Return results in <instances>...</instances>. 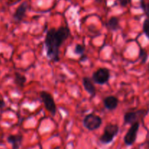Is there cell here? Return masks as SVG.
<instances>
[{
	"mask_svg": "<svg viewBox=\"0 0 149 149\" xmlns=\"http://www.w3.org/2000/svg\"><path fill=\"white\" fill-rule=\"evenodd\" d=\"M71 35V30L67 26H61L58 29L52 28L47 32L45 39L46 55L52 62L60 61V48L62 44Z\"/></svg>",
	"mask_w": 149,
	"mask_h": 149,
	"instance_id": "6da1fadb",
	"label": "cell"
},
{
	"mask_svg": "<svg viewBox=\"0 0 149 149\" xmlns=\"http://www.w3.org/2000/svg\"><path fill=\"white\" fill-rule=\"evenodd\" d=\"M119 132V127L116 124L109 123L105 126L103 133L100 137V141L103 144H109L113 142Z\"/></svg>",
	"mask_w": 149,
	"mask_h": 149,
	"instance_id": "7a4b0ae2",
	"label": "cell"
},
{
	"mask_svg": "<svg viewBox=\"0 0 149 149\" xmlns=\"http://www.w3.org/2000/svg\"><path fill=\"white\" fill-rule=\"evenodd\" d=\"M149 112V109H139L135 111L127 112L124 115V123L125 125H132L135 122H139L140 119L143 120Z\"/></svg>",
	"mask_w": 149,
	"mask_h": 149,
	"instance_id": "3957f363",
	"label": "cell"
},
{
	"mask_svg": "<svg viewBox=\"0 0 149 149\" xmlns=\"http://www.w3.org/2000/svg\"><path fill=\"white\" fill-rule=\"evenodd\" d=\"M102 118L93 113L86 115L83 119V125L86 129L90 131H94L99 129L102 125Z\"/></svg>",
	"mask_w": 149,
	"mask_h": 149,
	"instance_id": "277c9868",
	"label": "cell"
},
{
	"mask_svg": "<svg viewBox=\"0 0 149 149\" xmlns=\"http://www.w3.org/2000/svg\"><path fill=\"white\" fill-rule=\"evenodd\" d=\"M39 96L46 110L49 112L52 116H55L57 113V106L52 95L48 92L43 90L40 92Z\"/></svg>",
	"mask_w": 149,
	"mask_h": 149,
	"instance_id": "5b68a950",
	"label": "cell"
},
{
	"mask_svg": "<svg viewBox=\"0 0 149 149\" xmlns=\"http://www.w3.org/2000/svg\"><path fill=\"white\" fill-rule=\"evenodd\" d=\"M111 77L110 70L107 68H99L92 75L93 83L103 85L109 82Z\"/></svg>",
	"mask_w": 149,
	"mask_h": 149,
	"instance_id": "8992f818",
	"label": "cell"
},
{
	"mask_svg": "<svg viewBox=\"0 0 149 149\" xmlns=\"http://www.w3.org/2000/svg\"><path fill=\"white\" fill-rule=\"evenodd\" d=\"M140 128L139 122H135V123L131 125L130 127L128 129L127 132L125 134L124 137V142L128 146H131L135 143L138 137V130Z\"/></svg>",
	"mask_w": 149,
	"mask_h": 149,
	"instance_id": "52a82bcc",
	"label": "cell"
},
{
	"mask_svg": "<svg viewBox=\"0 0 149 149\" xmlns=\"http://www.w3.org/2000/svg\"><path fill=\"white\" fill-rule=\"evenodd\" d=\"M28 7H29V4H28L27 1H23L17 7L14 15H13V18L15 19V21L21 22L23 20V18L26 16Z\"/></svg>",
	"mask_w": 149,
	"mask_h": 149,
	"instance_id": "ba28073f",
	"label": "cell"
},
{
	"mask_svg": "<svg viewBox=\"0 0 149 149\" xmlns=\"http://www.w3.org/2000/svg\"><path fill=\"white\" fill-rule=\"evenodd\" d=\"M82 84L84 90L93 98L96 95V88L91 78L88 77H84L82 79Z\"/></svg>",
	"mask_w": 149,
	"mask_h": 149,
	"instance_id": "9c48e42d",
	"label": "cell"
},
{
	"mask_svg": "<svg viewBox=\"0 0 149 149\" xmlns=\"http://www.w3.org/2000/svg\"><path fill=\"white\" fill-rule=\"evenodd\" d=\"M119 100L118 99V97L113 95L107 96V97H106L103 99V105H104V107L107 110L111 111L116 109V108L118 107V105H119Z\"/></svg>",
	"mask_w": 149,
	"mask_h": 149,
	"instance_id": "30bf717a",
	"label": "cell"
},
{
	"mask_svg": "<svg viewBox=\"0 0 149 149\" xmlns=\"http://www.w3.org/2000/svg\"><path fill=\"white\" fill-rule=\"evenodd\" d=\"M23 136L22 135H10L7 137V141L10 143L13 147V149H19L21 146L23 142Z\"/></svg>",
	"mask_w": 149,
	"mask_h": 149,
	"instance_id": "8fae6325",
	"label": "cell"
},
{
	"mask_svg": "<svg viewBox=\"0 0 149 149\" xmlns=\"http://www.w3.org/2000/svg\"><path fill=\"white\" fill-rule=\"evenodd\" d=\"M108 29L112 31H116L120 29V25H119V19L116 16H112L109 18L107 22Z\"/></svg>",
	"mask_w": 149,
	"mask_h": 149,
	"instance_id": "7c38bea8",
	"label": "cell"
},
{
	"mask_svg": "<svg viewBox=\"0 0 149 149\" xmlns=\"http://www.w3.org/2000/svg\"><path fill=\"white\" fill-rule=\"evenodd\" d=\"M26 81H27V79H26V77L24 75L18 72H16L15 74L14 82L18 87L23 88L24 87L25 84L26 83Z\"/></svg>",
	"mask_w": 149,
	"mask_h": 149,
	"instance_id": "4fadbf2b",
	"label": "cell"
},
{
	"mask_svg": "<svg viewBox=\"0 0 149 149\" xmlns=\"http://www.w3.org/2000/svg\"><path fill=\"white\" fill-rule=\"evenodd\" d=\"M139 58L141 60V63L142 64H145L147 62V60L148 58V55L146 50L142 47H141V45H139Z\"/></svg>",
	"mask_w": 149,
	"mask_h": 149,
	"instance_id": "5bb4252c",
	"label": "cell"
},
{
	"mask_svg": "<svg viewBox=\"0 0 149 149\" xmlns=\"http://www.w3.org/2000/svg\"><path fill=\"white\" fill-rule=\"evenodd\" d=\"M86 47L84 46V45H81V44H77L75 46V48H74V52L76 54V55H81L82 56L84 55V52H85Z\"/></svg>",
	"mask_w": 149,
	"mask_h": 149,
	"instance_id": "9a60e30c",
	"label": "cell"
},
{
	"mask_svg": "<svg viewBox=\"0 0 149 149\" xmlns=\"http://www.w3.org/2000/svg\"><path fill=\"white\" fill-rule=\"evenodd\" d=\"M141 7L146 15V18L149 19V2L146 3L145 0H140Z\"/></svg>",
	"mask_w": 149,
	"mask_h": 149,
	"instance_id": "2e32d148",
	"label": "cell"
},
{
	"mask_svg": "<svg viewBox=\"0 0 149 149\" xmlns=\"http://www.w3.org/2000/svg\"><path fill=\"white\" fill-rule=\"evenodd\" d=\"M143 31L146 37L149 39V19L146 18L143 23Z\"/></svg>",
	"mask_w": 149,
	"mask_h": 149,
	"instance_id": "e0dca14e",
	"label": "cell"
},
{
	"mask_svg": "<svg viewBox=\"0 0 149 149\" xmlns=\"http://www.w3.org/2000/svg\"><path fill=\"white\" fill-rule=\"evenodd\" d=\"M119 4L122 7H126L131 3V0H119Z\"/></svg>",
	"mask_w": 149,
	"mask_h": 149,
	"instance_id": "ac0fdd59",
	"label": "cell"
},
{
	"mask_svg": "<svg viewBox=\"0 0 149 149\" xmlns=\"http://www.w3.org/2000/svg\"><path fill=\"white\" fill-rule=\"evenodd\" d=\"M5 101L3 100V98L0 95V109H3L5 106Z\"/></svg>",
	"mask_w": 149,
	"mask_h": 149,
	"instance_id": "d6986e66",
	"label": "cell"
},
{
	"mask_svg": "<svg viewBox=\"0 0 149 149\" xmlns=\"http://www.w3.org/2000/svg\"><path fill=\"white\" fill-rule=\"evenodd\" d=\"M1 116L0 115V121H1Z\"/></svg>",
	"mask_w": 149,
	"mask_h": 149,
	"instance_id": "ffe728a7",
	"label": "cell"
},
{
	"mask_svg": "<svg viewBox=\"0 0 149 149\" xmlns=\"http://www.w3.org/2000/svg\"><path fill=\"white\" fill-rule=\"evenodd\" d=\"M96 1H99V0H96Z\"/></svg>",
	"mask_w": 149,
	"mask_h": 149,
	"instance_id": "44dd1931",
	"label": "cell"
},
{
	"mask_svg": "<svg viewBox=\"0 0 149 149\" xmlns=\"http://www.w3.org/2000/svg\"><path fill=\"white\" fill-rule=\"evenodd\" d=\"M0 63H1V60H0Z\"/></svg>",
	"mask_w": 149,
	"mask_h": 149,
	"instance_id": "7402d4cb",
	"label": "cell"
},
{
	"mask_svg": "<svg viewBox=\"0 0 149 149\" xmlns=\"http://www.w3.org/2000/svg\"><path fill=\"white\" fill-rule=\"evenodd\" d=\"M148 69H149V68H148Z\"/></svg>",
	"mask_w": 149,
	"mask_h": 149,
	"instance_id": "603a6c76",
	"label": "cell"
}]
</instances>
